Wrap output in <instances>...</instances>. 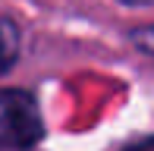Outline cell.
Listing matches in <instances>:
<instances>
[{"instance_id":"6da1fadb","label":"cell","mask_w":154,"mask_h":151,"mask_svg":"<svg viewBox=\"0 0 154 151\" xmlns=\"http://www.w3.org/2000/svg\"><path fill=\"white\" fill-rule=\"evenodd\" d=\"M41 139L38 101L29 91H0V151H35Z\"/></svg>"},{"instance_id":"7a4b0ae2","label":"cell","mask_w":154,"mask_h":151,"mask_svg":"<svg viewBox=\"0 0 154 151\" xmlns=\"http://www.w3.org/2000/svg\"><path fill=\"white\" fill-rule=\"evenodd\" d=\"M19 57V29L10 19H0V76L10 69Z\"/></svg>"},{"instance_id":"3957f363","label":"cell","mask_w":154,"mask_h":151,"mask_svg":"<svg viewBox=\"0 0 154 151\" xmlns=\"http://www.w3.org/2000/svg\"><path fill=\"white\" fill-rule=\"evenodd\" d=\"M129 41L135 44V51L148 54V57L154 60V25H138V29H132Z\"/></svg>"},{"instance_id":"277c9868","label":"cell","mask_w":154,"mask_h":151,"mask_svg":"<svg viewBox=\"0 0 154 151\" xmlns=\"http://www.w3.org/2000/svg\"><path fill=\"white\" fill-rule=\"evenodd\" d=\"M126 151H154V139H148V142H138V145H129Z\"/></svg>"},{"instance_id":"5b68a950","label":"cell","mask_w":154,"mask_h":151,"mask_svg":"<svg viewBox=\"0 0 154 151\" xmlns=\"http://www.w3.org/2000/svg\"><path fill=\"white\" fill-rule=\"evenodd\" d=\"M120 3H126V6H148L154 0H120Z\"/></svg>"}]
</instances>
